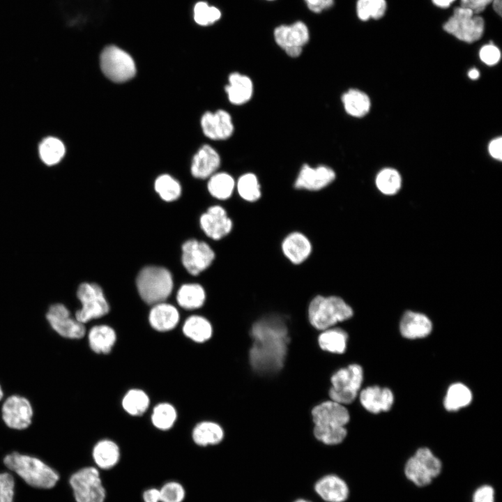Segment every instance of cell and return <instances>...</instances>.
I'll use <instances>...</instances> for the list:
<instances>
[{
	"instance_id": "36",
	"label": "cell",
	"mask_w": 502,
	"mask_h": 502,
	"mask_svg": "<svg viewBox=\"0 0 502 502\" xmlns=\"http://www.w3.org/2000/svg\"><path fill=\"white\" fill-rule=\"evenodd\" d=\"M237 192L245 201L253 202L261 196V187L257 176L253 173L241 175L236 183Z\"/></svg>"
},
{
	"instance_id": "11",
	"label": "cell",
	"mask_w": 502,
	"mask_h": 502,
	"mask_svg": "<svg viewBox=\"0 0 502 502\" xmlns=\"http://www.w3.org/2000/svg\"><path fill=\"white\" fill-rule=\"evenodd\" d=\"M441 471V461L427 448L418 449L404 468L406 478L420 487L429 484Z\"/></svg>"
},
{
	"instance_id": "6",
	"label": "cell",
	"mask_w": 502,
	"mask_h": 502,
	"mask_svg": "<svg viewBox=\"0 0 502 502\" xmlns=\"http://www.w3.org/2000/svg\"><path fill=\"white\" fill-rule=\"evenodd\" d=\"M443 30L457 39L471 43L479 40L485 30V20L469 8L459 6L443 25Z\"/></svg>"
},
{
	"instance_id": "50",
	"label": "cell",
	"mask_w": 502,
	"mask_h": 502,
	"mask_svg": "<svg viewBox=\"0 0 502 502\" xmlns=\"http://www.w3.org/2000/svg\"><path fill=\"white\" fill-rule=\"evenodd\" d=\"M142 497L144 502H161L160 489L156 488L146 489Z\"/></svg>"
},
{
	"instance_id": "2",
	"label": "cell",
	"mask_w": 502,
	"mask_h": 502,
	"mask_svg": "<svg viewBox=\"0 0 502 502\" xmlns=\"http://www.w3.org/2000/svg\"><path fill=\"white\" fill-rule=\"evenodd\" d=\"M314 423V435L326 445L340 443L347 436L344 426L349 421L348 410L342 404L326 401L312 411Z\"/></svg>"
},
{
	"instance_id": "12",
	"label": "cell",
	"mask_w": 502,
	"mask_h": 502,
	"mask_svg": "<svg viewBox=\"0 0 502 502\" xmlns=\"http://www.w3.org/2000/svg\"><path fill=\"white\" fill-rule=\"evenodd\" d=\"M33 415L31 402L21 395H10L1 404V419L6 426L11 429L24 430L29 428L32 424Z\"/></svg>"
},
{
	"instance_id": "16",
	"label": "cell",
	"mask_w": 502,
	"mask_h": 502,
	"mask_svg": "<svg viewBox=\"0 0 502 502\" xmlns=\"http://www.w3.org/2000/svg\"><path fill=\"white\" fill-rule=\"evenodd\" d=\"M335 178V172L328 166L313 167L304 164L298 172L294 186L297 189L317 191L328 186Z\"/></svg>"
},
{
	"instance_id": "10",
	"label": "cell",
	"mask_w": 502,
	"mask_h": 502,
	"mask_svg": "<svg viewBox=\"0 0 502 502\" xmlns=\"http://www.w3.org/2000/svg\"><path fill=\"white\" fill-rule=\"evenodd\" d=\"M77 502H104L106 492L99 471L95 467H85L75 473L70 479Z\"/></svg>"
},
{
	"instance_id": "23",
	"label": "cell",
	"mask_w": 502,
	"mask_h": 502,
	"mask_svg": "<svg viewBox=\"0 0 502 502\" xmlns=\"http://www.w3.org/2000/svg\"><path fill=\"white\" fill-rule=\"evenodd\" d=\"M432 330L430 319L425 314L413 311L406 312L400 321V330L407 339L423 338Z\"/></svg>"
},
{
	"instance_id": "7",
	"label": "cell",
	"mask_w": 502,
	"mask_h": 502,
	"mask_svg": "<svg viewBox=\"0 0 502 502\" xmlns=\"http://www.w3.org/2000/svg\"><path fill=\"white\" fill-rule=\"evenodd\" d=\"M363 379V369L359 365L352 364L339 370L330 378L332 387L329 390L330 397L343 405L353 402Z\"/></svg>"
},
{
	"instance_id": "20",
	"label": "cell",
	"mask_w": 502,
	"mask_h": 502,
	"mask_svg": "<svg viewBox=\"0 0 502 502\" xmlns=\"http://www.w3.org/2000/svg\"><path fill=\"white\" fill-rule=\"evenodd\" d=\"M281 248L285 257L292 264L297 265L309 257L312 250V245L304 234L294 231L283 239Z\"/></svg>"
},
{
	"instance_id": "55",
	"label": "cell",
	"mask_w": 502,
	"mask_h": 502,
	"mask_svg": "<svg viewBox=\"0 0 502 502\" xmlns=\"http://www.w3.org/2000/svg\"><path fill=\"white\" fill-rule=\"evenodd\" d=\"M294 502H312V501H310L307 499H298L295 500Z\"/></svg>"
},
{
	"instance_id": "9",
	"label": "cell",
	"mask_w": 502,
	"mask_h": 502,
	"mask_svg": "<svg viewBox=\"0 0 502 502\" xmlns=\"http://www.w3.org/2000/svg\"><path fill=\"white\" fill-rule=\"evenodd\" d=\"M101 70L114 82H123L133 77L136 67L132 58L118 47H105L100 57Z\"/></svg>"
},
{
	"instance_id": "13",
	"label": "cell",
	"mask_w": 502,
	"mask_h": 502,
	"mask_svg": "<svg viewBox=\"0 0 502 502\" xmlns=\"http://www.w3.org/2000/svg\"><path fill=\"white\" fill-rule=\"evenodd\" d=\"M45 317L52 329L63 338L79 340L86 335L84 324L73 317L70 310L62 303L51 305Z\"/></svg>"
},
{
	"instance_id": "1",
	"label": "cell",
	"mask_w": 502,
	"mask_h": 502,
	"mask_svg": "<svg viewBox=\"0 0 502 502\" xmlns=\"http://www.w3.org/2000/svg\"><path fill=\"white\" fill-rule=\"evenodd\" d=\"M287 334L284 319L277 315L266 316L252 325L251 336L254 342L250 360L254 370L266 374L282 367L289 342Z\"/></svg>"
},
{
	"instance_id": "33",
	"label": "cell",
	"mask_w": 502,
	"mask_h": 502,
	"mask_svg": "<svg viewBox=\"0 0 502 502\" xmlns=\"http://www.w3.org/2000/svg\"><path fill=\"white\" fill-rule=\"evenodd\" d=\"M472 400V393L463 383H455L448 388L443 400L445 409L449 411H455L468 406Z\"/></svg>"
},
{
	"instance_id": "18",
	"label": "cell",
	"mask_w": 502,
	"mask_h": 502,
	"mask_svg": "<svg viewBox=\"0 0 502 502\" xmlns=\"http://www.w3.org/2000/svg\"><path fill=\"white\" fill-rule=\"evenodd\" d=\"M201 126L204 134L214 140L228 139L234 130L231 115L223 109L206 112L201 117Z\"/></svg>"
},
{
	"instance_id": "27",
	"label": "cell",
	"mask_w": 502,
	"mask_h": 502,
	"mask_svg": "<svg viewBox=\"0 0 502 502\" xmlns=\"http://www.w3.org/2000/svg\"><path fill=\"white\" fill-rule=\"evenodd\" d=\"M96 464L102 469H109L117 464L120 459V450L113 441L103 439L94 446L92 451Z\"/></svg>"
},
{
	"instance_id": "41",
	"label": "cell",
	"mask_w": 502,
	"mask_h": 502,
	"mask_svg": "<svg viewBox=\"0 0 502 502\" xmlns=\"http://www.w3.org/2000/svg\"><path fill=\"white\" fill-rule=\"evenodd\" d=\"M155 191L166 201H172L179 197L181 188L179 183L168 174L158 177L154 184Z\"/></svg>"
},
{
	"instance_id": "8",
	"label": "cell",
	"mask_w": 502,
	"mask_h": 502,
	"mask_svg": "<svg viewBox=\"0 0 502 502\" xmlns=\"http://www.w3.org/2000/svg\"><path fill=\"white\" fill-rule=\"evenodd\" d=\"M77 297L82 306L76 311L75 318L84 324L106 315L109 311L103 291L96 283L80 284L77 291Z\"/></svg>"
},
{
	"instance_id": "51",
	"label": "cell",
	"mask_w": 502,
	"mask_h": 502,
	"mask_svg": "<svg viewBox=\"0 0 502 502\" xmlns=\"http://www.w3.org/2000/svg\"><path fill=\"white\" fill-rule=\"evenodd\" d=\"M455 1V0H432L434 5L441 8L449 7Z\"/></svg>"
},
{
	"instance_id": "3",
	"label": "cell",
	"mask_w": 502,
	"mask_h": 502,
	"mask_svg": "<svg viewBox=\"0 0 502 502\" xmlns=\"http://www.w3.org/2000/svg\"><path fill=\"white\" fill-rule=\"evenodd\" d=\"M4 464L34 487L48 489L59 480L58 474L40 459L13 452L3 459Z\"/></svg>"
},
{
	"instance_id": "46",
	"label": "cell",
	"mask_w": 502,
	"mask_h": 502,
	"mask_svg": "<svg viewBox=\"0 0 502 502\" xmlns=\"http://www.w3.org/2000/svg\"><path fill=\"white\" fill-rule=\"evenodd\" d=\"M473 502H494V491L488 485L479 487L474 493Z\"/></svg>"
},
{
	"instance_id": "25",
	"label": "cell",
	"mask_w": 502,
	"mask_h": 502,
	"mask_svg": "<svg viewBox=\"0 0 502 502\" xmlns=\"http://www.w3.org/2000/svg\"><path fill=\"white\" fill-rule=\"evenodd\" d=\"M179 317V312L174 305L162 302L153 305L149 312V321L153 329L166 332L176 326Z\"/></svg>"
},
{
	"instance_id": "47",
	"label": "cell",
	"mask_w": 502,
	"mask_h": 502,
	"mask_svg": "<svg viewBox=\"0 0 502 502\" xmlns=\"http://www.w3.org/2000/svg\"><path fill=\"white\" fill-rule=\"evenodd\" d=\"M492 0H460V6L470 9L476 14H480Z\"/></svg>"
},
{
	"instance_id": "38",
	"label": "cell",
	"mask_w": 502,
	"mask_h": 502,
	"mask_svg": "<svg viewBox=\"0 0 502 502\" xmlns=\"http://www.w3.org/2000/svg\"><path fill=\"white\" fill-rule=\"evenodd\" d=\"M176 418L177 413L175 408L171 404L162 402L153 408L151 421L156 428L167 430L173 427Z\"/></svg>"
},
{
	"instance_id": "26",
	"label": "cell",
	"mask_w": 502,
	"mask_h": 502,
	"mask_svg": "<svg viewBox=\"0 0 502 502\" xmlns=\"http://www.w3.org/2000/svg\"><path fill=\"white\" fill-rule=\"evenodd\" d=\"M116 340V335L114 330L107 325L94 326L88 333L89 345L96 353H109Z\"/></svg>"
},
{
	"instance_id": "29",
	"label": "cell",
	"mask_w": 502,
	"mask_h": 502,
	"mask_svg": "<svg viewBox=\"0 0 502 502\" xmlns=\"http://www.w3.org/2000/svg\"><path fill=\"white\" fill-rule=\"evenodd\" d=\"M183 334L195 342L202 343L208 340L213 333L211 323L199 315L189 317L183 326Z\"/></svg>"
},
{
	"instance_id": "28",
	"label": "cell",
	"mask_w": 502,
	"mask_h": 502,
	"mask_svg": "<svg viewBox=\"0 0 502 502\" xmlns=\"http://www.w3.org/2000/svg\"><path fill=\"white\" fill-rule=\"evenodd\" d=\"M192 436L194 442L198 446L216 445L223 439L224 432L218 424L204 421L194 427Z\"/></svg>"
},
{
	"instance_id": "15",
	"label": "cell",
	"mask_w": 502,
	"mask_h": 502,
	"mask_svg": "<svg viewBox=\"0 0 502 502\" xmlns=\"http://www.w3.org/2000/svg\"><path fill=\"white\" fill-rule=\"evenodd\" d=\"M214 258L213 250L204 241L190 239L182 245L181 261L191 275H197L206 270L212 264Z\"/></svg>"
},
{
	"instance_id": "54",
	"label": "cell",
	"mask_w": 502,
	"mask_h": 502,
	"mask_svg": "<svg viewBox=\"0 0 502 502\" xmlns=\"http://www.w3.org/2000/svg\"><path fill=\"white\" fill-rule=\"evenodd\" d=\"M3 397H4L3 390L2 388L1 385L0 384V402L3 399Z\"/></svg>"
},
{
	"instance_id": "53",
	"label": "cell",
	"mask_w": 502,
	"mask_h": 502,
	"mask_svg": "<svg viewBox=\"0 0 502 502\" xmlns=\"http://www.w3.org/2000/svg\"><path fill=\"white\" fill-rule=\"evenodd\" d=\"M469 77L472 79H478L480 76L479 71L476 68H472L469 71Z\"/></svg>"
},
{
	"instance_id": "39",
	"label": "cell",
	"mask_w": 502,
	"mask_h": 502,
	"mask_svg": "<svg viewBox=\"0 0 502 502\" xmlns=\"http://www.w3.org/2000/svg\"><path fill=\"white\" fill-rule=\"evenodd\" d=\"M386 9V0H358L356 3V13L362 21L379 20L383 17Z\"/></svg>"
},
{
	"instance_id": "4",
	"label": "cell",
	"mask_w": 502,
	"mask_h": 502,
	"mask_svg": "<svg viewBox=\"0 0 502 502\" xmlns=\"http://www.w3.org/2000/svg\"><path fill=\"white\" fill-rule=\"evenodd\" d=\"M307 312L311 325L321 330L346 321L353 315L350 305L336 296H315L310 301Z\"/></svg>"
},
{
	"instance_id": "48",
	"label": "cell",
	"mask_w": 502,
	"mask_h": 502,
	"mask_svg": "<svg viewBox=\"0 0 502 502\" xmlns=\"http://www.w3.org/2000/svg\"><path fill=\"white\" fill-rule=\"evenodd\" d=\"M308 8L314 13H320L333 4L334 0H305Z\"/></svg>"
},
{
	"instance_id": "19",
	"label": "cell",
	"mask_w": 502,
	"mask_h": 502,
	"mask_svg": "<svg viewBox=\"0 0 502 502\" xmlns=\"http://www.w3.org/2000/svg\"><path fill=\"white\" fill-rule=\"evenodd\" d=\"M314 489L326 502H344L349 494L346 482L335 474H327L318 479Z\"/></svg>"
},
{
	"instance_id": "34",
	"label": "cell",
	"mask_w": 502,
	"mask_h": 502,
	"mask_svg": "<svg viewBox=\"0 0 502 502\" xmlns=\"http://www.w3.org/2000/svg\"><path fill=\"white\" fill-rule=\"evenodd\" d=\"M236 187L234 178L225 172L213 174L208 182L210 194L216 199L225 200L229 199Z\"/></svg>"
},
{
	"instance_id": "49",
	"label": "cell",
	"mask_w": 502,
	"mask_h": 502,
	"mask_svg": "<svg viewBox=\"0 0 502 502\" xmlns=\"http://www.w3.org/2000/svg\"><path fill=\"white\" fill-rule=\"evenodd\" d=\"M502 139L497 137L492 140L488 146V151L491 156L495 159L501 160L502 158Z\"/></svg>"
},
{
	"instance_id": "14",
	"label": "cell",
	"mask_w": 502,
	"mask_h": 502,
	"mask_svg": "<svg viewBox=\"0 0 502 502\" xmlns=\"http://www.w3.org/2000/svg\"><path fill=\"white\" fill-rule=\"evenodd\" d=\"M276 43L291 57L301 55L303 47L309 40L308 28L303 22L291 25H281L274 31Z\"/></svg>"
},
{
	"instance_id": "32",
	"label": "cell",
	"mask_w": 502,
	"mask_h": 502,
	"mask_svg": "<svg viewBox=\"0 0 502 502\" xmlns=\"http://www.w3.org/2000/svg\"><path fill=\"white\" fill-rule=\"evenodd\" d=\"M348 340L347 333L341 328H329L320 334L318 342L324 351L342 353L345 351Z\"/></svg>"
},
{
	"instance_id": "44",
	"label": "cell",
	"mask_w": 502,
	"mask_h": 502,
	"mask_svg": "<svg viewBox=\"0 0 502 502\" xmlns=\"http://www.w3.org/2000/svg\"><path fill=\"white\" fill-rule=\"evenodd\" d=\"M14 485L11 475L0 473V502H13Z\"/></svg>"
},
{
	"instance_id": "30",
	"label": "cell",
	"mask_w": 502,
	"mask_h": 502,
	"mask_svg": "<svg viewBox=\"0 0 502 502\" xmlns=\"http://www.w3.org/2000/svg\"><path fill=\"white\" fill-rule=\"evenodd\" d=\"M342 102L346 112L354 117H362L370 110V100L364 92L349 89L342 96Z\"/></svg>"
},
{
	"instance_id": "22",
	"label": "cell",
	"mask_w": 502,
	"mask_h": 502,
	"mask_svg": "<svg viewBox=\"0 0 502 502\" xmlns=\"http://www.w3.org/2000/svg\"><path fill=\"white\" fill-rule=\"evenodd\" d=\"M220 158L218 152L208 144L204 145L192 159L191 173L198 178H206L218 169Z\"/></svg>"
},
{
	"instance_id": "31",
	"label": "cell",
	"mask_w": 502,
	"mask_h": 502,
	"mask_svg": "<svg viewBox=\"0 0 502 502\" xmlns=\"http://www.w3.org/2000/svg\"><path fill=\"white\" fill-rule=\"evenodd\" d=\"M205 300V291L199 284H183L176 295L178 304L186 310H193L201 307Z\"/></svg>"
},
{
	"instance_id": "40",
	"label": "cell",
	"mask_w": 502,
	"mask_h": 502,
	"mask_svg": "<svg viewBox=\"0 0 502 502\" xmlns=\"http://www.w3.org/2000/svg\"><path fill=\"white\" fill-rule=\"evenodd\" d=\"M376 185L379 190L383 194L393 195L396 194L400 189L402 178L397 170L386 168L377 174Z\"/></svg>"
},
{
	"instance_id": "37",
	"label": "cell",
	"mask_w": 502,
	"mask_h": 502,
	"mask_svg": "<svg viewBox=\"0 0 502 502\" xmlns=\"http://www.w3.org/2000/svg\"><path fill=\"white\" fill-rule=\"evenodd\" d=\"M41 160L47 165L58 163L65 154V147L59 139L50 137L43 140L39 146Z\"/></svg>"
},
{
	"instance_id": "45",
	"label": "cell",
	"mask_w": 502,
	"mask_h": 502,
	"mask_svg": "<svg viewBox=\"0 0 502 502\" xmlns=\"http://www.w3.org/2000/svg\"><path fill=\"white\" fill-rule=\"evenodd\" d=\"M481 61L488 66L496 64L501 59L499 49L492 43L482 46L479 52Z\"/></svg>"
},
{
	"instance_id": "42",
	"label": "cell",
	"mask_w": 502,
	"mask_h": 502,
	"mask_svg": "<svg viewBox=\"0 0 502 502\" xmlns=\"http://www.w3.org/2000/svg\"><path fill=\"white\" fill-rule=\"evenodd\" d=\"M220 11L215 7L210 6L206 2H198L194 8V19L202 26L211 24L220 18Z\"/></svg>"
},
{
	"instance_id": "52",
	"label": "cell",
	"mask_w": 502,
	"mask_h": 502,
	"mask_svg": "<svg viewBox=\"0 0 502 502\" xmlns=\"http://www.w3.org/2000/svg\"><path fill=\"white\" fill-rule=\"evenodd\" d=\"M491 3L494 12L501 16L502 13V0H492Z\"/></svg>"
},
{
	"instance_id": "24",
	"label": "cell",
	"mask_w": 502,
	"mask_h": 502,
	"mask_svg": "<svg viewBox=\"0 0 502 502\" xmlns=\"http://www.w3.org/2000/svg\"><path fill=\"white\" fill-rule=\"evenodd\" d=\"M229 84L225 88L231 103L241 105L248 102L253 94V83L247 75L235 72L229 76Z\"/></svg>"
},
{
	"instance_id": "5",
	"label": "cell",
	"mask_w": 502,
	"mask_h": 502,
	"mask_svg": "<svg viewBox=\"0 0 502 502\" xmlns=\"http://www.w3.org/2000/svg\"><path fill=\"white\" fill-rule=\"evenodd\" d=\"M136 284L142 300L149 305H155L164 302L171 294L173 278L167 269L149 266L140 271Z\"/></svg>"
},
{
	"instance_id": "43",
	"label": "cell",
	"mask_w": 502,
	"mask_h": 502,
	"mask_svg": "<svg viewBox=\"0 0 502 502\" xmlns=\"http://www.w3.org/2000/svg\"><path fill=\"white\" fill-rule=\"evenodd\" d=\"M161 502H182L185 496L184 487L178 482L170 481L160 489Z\"/></svg>"
},
{
	"instance_id": "35",
	"label": "cell",
	"mask_w": 502,
	"mask_h": 502,
	"mask_svg": "<svg viewBox=\"0 0 502 502\" xmlns=\"http://www.w3.org/2000/svg\"><path fill=\"white\" fill-rule=\"evenodd\" d=\"M149 402V397L144 391L134 388L125 394L122 400V406L128 414L139 416L145 413Z\"/></svg>"
},
{
	"instance_id": "21",
	"label": "cell",
	"mask_w": 502,
	"mask_h": 502,
	"mask_svg": "<svg viewBox=\"0 0 502 502\" xmlns=\"http://www.w3.org/2000/svg\"><path fill=\"white\" fill-rule=\"evenodd\" d=\"M394 401L392 391L378 386L367 387L360 393V402L368 411L378 413L390 409Z\"/></svg>"
},
{
	"instance_id": "17",
	"label": "cell",
	"mask_w": 502,
	"mask_h": 502,
	"mask_svg": "<svg viewBox=\"0 0 502 502\" xmlns=\"http://www.w3.org/2000/svg\"><path fill=\"white\" fill-rule=\"evenodd\" d=\"M200 226L206 235L214 240H220L229 234L233 222L225 208L215 205L208 208L200 218Z\"/></svg>"
}]
</instances>
